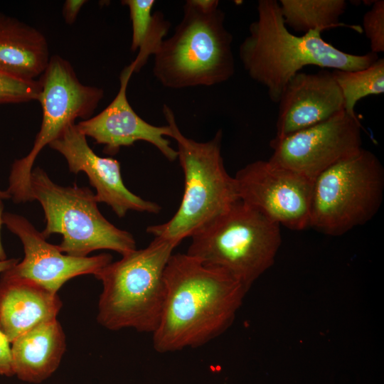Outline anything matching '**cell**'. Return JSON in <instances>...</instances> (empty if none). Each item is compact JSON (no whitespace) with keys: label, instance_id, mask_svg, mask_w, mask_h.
<instances>
[{"label":"cell","instance_id":"obj_1","mask_svg":"<svg viewBox=\"0 0 384 384\" xmlns=\"http://www.w3.org/2000/svg\"><path fill=\"white\" fill-rule=\"evenodd\" d=\"M165 297L152 334L158 353L206 344L232 324L247 290L227 272L187 253L172 254L165 270Z\"/></svg>","mask_w":384,"mask_h":384},{"label":"cell","instance_id":"obj_28","mask_svg":"<svg viewBox=\"0 0 384 384\" xmlns=\"http://www.w3.org/2000/svg\"><path fill=\"white\" fill-rule=\"evenodd\" d=\"M0 198L2 200L11 198V196L7 191H0Z\"/></svg>","mask_w":384,"mask_h":384},{"label":"cell","instance_id":"obj_19","mask_svg":"<svg viewBox=\"0 0 384 384\" xmlns=\"http://www.w3.org/2000/svg\"><path fill=\"white\" fill-rule=\"evenodd\" d=\"M122 4L129 11L132 29L131 50H139L131 63L137 73L149 56L156 53L167 34L170 23L162 13H152L154 0H124Z\"/></svg>","mask_w":384,"mask_h":384},{"label":"cell","instance_id":"obj_23","mask_svg":"<svg viewBox=\"0 0 384 384\" xmlns=\"http://www.w3.org/2000/svg\"><path fill=\"white\" fill-rule=\"evenodd\" d=\"M363 31L370 42V52L384 51V1L375 0L363 18Z\"/></svg>","mask_w":384,"mask_h":384},{"label":"cell","instance_id":"obj_3","mask_svg":"<svg viewBox=\"0 0 384 384\" xmlns=\"http://www.w3.org/2000/svg\"><path fill=\"white\" fill-rule=\"evenodd\" d=\"M172 36L154 55L153 73L170 89L212 86L235 73L233 36L218 0H188Z\"/></svg>","mask_w":384,"mask_h":384},{"label":"cell","instance_id":"obj_9","mask_svg":"<svg viewBox=\"0 0 384 384\" xmlns=\"http://www.w3.org/2000/svg\"><path fill=\"white\" fill-rule=\"evenodd\" d=\"M42 122L33 146L11 169L6 190L16 203L33 201L30 178L40 151L61 135L77 118H90L104 96L102 88L82 84L71 64L60 55L50 57L38 79Z\"/></svg>","mask_w":384,"mask_h":384},{"label":"cell","instance_id":"obj_26","mask_svg":"<svg viewBox=\"0 0 384 384\" xmlns=\"http://www.w3.org/2000/svg\"><path fill=\"white\" fill-rule=\"evenodd\" d=\"M18 262V259L11 258L0 261V273H3L16 265Z\"/></svg>","mask_w":384,"mask_h":384},{"label":"cell","instance_id":"obj_5","mask_svg":"<svg viewBox=\"0 0 384 384\" xmlns=\"http://www.w3.org/2000/svg\"><path fill=\"white\" fill-rule=\"evenodd\" d=\"M176 246L154 238L147 247L122 255L94 274L102 284L97 316L101 326L155 331L165 297L164 270Z\"/></svg>","mask_w":384,"mask_h":384},{"label":"cell","instance_id":"obj_27","mask_svg":"<svg viewBox=\"0 0 384 384\" xmlns=\"http://www.w3.org/2000/svg\"><path fill=\"white\" fill-rule=\"evenodd\" d=\"M2 199L0 198V261L6 260V255L4 250L1 240V228L3 224V210H4V204Z\"/></svg>","mask_w":384,"mask_h":384},{"label":"cell","instance_id":"obj_20","mask_svg":"<svg viewBox=\"0 0 384 384\" xmlns=\"http://www.w3.org/2000/svg\"><path fill=\"white\" fill-rule=\"evenodd\" d=\"M278 2L285 25L303 34L343 26L339 18L348 5L345 0H280Z\"/></svg>","mask_w":384,"mask_h":384},{"label":"cell","instance_id":"obj_13","mask_svg":"<svg viewBox=\"0 0 384 384\" xmlns=\"http://www.w3.org/2000/svg\"><path fill=\"white\" fill-rule=\"evenodd\" d=\"M87 137L77 124L68 126L49 146L61 154L70 171H82L96 190L98 203L108 205L119 218L129 210L158 214L161 207L129 191L124 183L119 162L112 157H101L90 148Z\"/></svg>","mask_w":384,"mask_h":384},{"label":"cell","instance_id":"obj_14","mask_svg":"<svg viewBox=\"0 0 384 384\" xmlns=\"http://www.w3.org/2000/svg\"><path fill=\"white\" fill-rule=\"evenodd\" d=\"M134 73L132 64L126 66L120 74L119 89L112 101L97 115L76 124L86 137L104 146L105 154L115 155L121 147L144 141L154 146L167 160L174 161L177 151L166 138L171 134L170 127L147 122L136 113L127 100V89Z\"/></svg>","mask_w":384,"mask_h":384},{"label":"cell","instance_id":"obj_8","mask_svg":"<svg viewBox=\"0 0 384 384\" xmlns=\"http://www.w3.org/2000/svg\"><path fill=\"white\" fill-rule=\"evenodd\" d=\"M383 191V166L362 148L314 179L309 227L338 236L363 225L378 211Z\"/></svg>","mask_w":384,"mask_h":384},{"label":"cell","instance_id":"obj_10","mask_svg":"<svg viewBox=\"0 0 384 384\" xmlns=\"http://www.w3.org/2000/svg\"><path fill=\"white\" fill-rule=\"evenodd\" d=\"M361 124L344 110L281 139L273 138L270 161L311 180L362 147Z\"/></svg>","mask_w":384,"mask_h":384},{"label":"cell","instance_id":"obj_18","mask_svg":"<svg viewBox=\"0 0 384 384\" xmlns=\"http://www.w3.org/2000/svg\"><path fill=\"white\" fill-rule=\"evenodd\" d=\"M48 44L38 29L0 14V71L12 77L36 80L50 59Z\"/></svg>","mask_w":384,"mask_h":384},{"label":"cell","instance_id":"obj_2","mask_svg":"<svg viewBox=\"0 0 384 384\" xmlns=\"http://www.w3.org/2000/svg\"><path fill=\"white\" fill-rule=\"evenodd\" d=\"M257 12L240 45L239 57L249 77L266 88L274 103L304 67L353 71L378 59V54L370 51L363 55L343 52L325 41L320 30L293 34L284 22L277 0H259Z\"/></svg>","mask_w":384,"mask_h":384},{"label":"cell","instance_id":"obj_21","mask_svg":"<svg viewBox=\"0 0 384 384\" xmlns=\"http://www.w3.org/2000/svg\"><path fill=\"white\" fill-rule=\"evenodd\" d=\"M333 76L341 92L344 111L356 117V103L369 95L384 92V59L379 58L361 70L347 71L333 70Z\"/></svg>","mask_w":384,"mask_h":384},{"label":"cell","instance_id":"obj_22","mask_svg":"<svg viewBox=\"0 0 384 384\" xmlns=\"http://www.w3.org/2000/svg\"><path fill=\"white\" fill-rule=\"evenodd\" d=\"M40 92L39 80H24L0 71V105L38 100Z\"/></svg>","mask_w":384,"mask_h":384},{"label":"cell","instance_id":"obj_11","mask_svg":"<svg viewBox=\"0 0 384 384\" xmlns=\"http://www.w3.org/2000/svg\"><path fill=\"white\" fill-rule=\"evenodd\" d=\"M234 178L242 201L289 229L309 227L313 180L270 160L251 162Z\"/></svg>","mask_w":384,"mask_h":384},{"label":"cell","instance_id":"obj_4","mask_svg":"<svg viewBox=\"0 0 384 384\" xmlns=\"http://www.w3.org/2000/svg\"><path fill=\"white\" fill-rule=\"evenodd\" d=\"M164 116L177 144V159L184 176L180 206L168 221L149 225L146 233L178 245L228 210L240 200L235 179L227 172L221 153L223 131L204 142L186 137L171 107L163 105Z\"/></svg>","mask_w":384,"mask_h":384},{"label":"cell","instance_id":"obj_24","mask_svg":"<svg viewBox=\"0 0 384 384\" xmlns=\"http://www.w3.org/2000/svg\"><path fill=\"white\" fill-rule=\"evenodd\" d=\"M0 375H14L12 367L11 343L0 326Z\"/></svg>","mask_w":384,"mask_h":384},{"label":"cell","instance_id":"obj_6","mask_svg":"<svg viewBox=\"0 0 384 384\" xmlns=\"http://www.w3.org/2000/svg\"><path fill=\"white\" fill-rule=\"evenodd\" d=\"M187 254L221 270L248 291L274 263L280 225L239 200L191 237Z\"/></svg>","mask_w":384,"mask_h":384},{"label":"cell","instance_id":"obj_12","mask_svg":"<svg viewBox=\"0 0 384 384\" xmlns=\"http://www.w3.org/2000/svg\"><path fill=\"white\" fill-rule=\"evenodd\" d=\"M3 224L21 240L24 257L6 274L32 281L58 293L69 279L83 274H95L112 260L111 255L102 253L91 257H73L62 252L50 244L23 216L3 214Z\"/></svg>","mask_w":384,"mask_h":384},{"label":"cell","instance_id":"obj_7","mask_svg":"<svg viewBox=\"0 0 384 384\" xmlns=\"http://www.w3.org/2000/svg\"><path fill=\"white\" fill-rule=\"evenodd\" d=\"M30 188L44 211L46 227L42 235L63 237L58 247L68 255L87 257L98 250H110L123 255L137 249L133 235L109 222L97 207L95 194L87 187L63 186L54 183L41 168L32 170Z\"/></svg>","mask_w":384,"mask_h":384},{"label":"cell","instance_id":"obj_17","mask_svg":"<svg viewBox=\"0 0 384 384\" xmlns=\"http://www.w3.org/2000/svg\"><path fill=\"white\" fill-rule=\"evenodd\" d=\"M65 349V335L58 319L43 322L11 343L14 374L22 381L40 383L58 369Z\"/></svg>","mask_w":384,"mask_h":384},{"label":"cell","instance_id":"obj_15","mask_svg":"<svg viewBox=\"0 0 384 384\" xmlns=\"http://www.w3.org/2000/svg\"><path fill=\"white\" fill-rule=\"evenodd\" d=\"M276 135L281 139L325 121L344 110V101L332 71L297 73L277 102Z\"/></svg>","mask_w":384,"mask_h":384},{"label":"cell","instance_id":"obj_16","mask_svg":"<svg viewBox=\"0 0 384 384\" xmlns=\"http://www.w3.org/2000/svg\"><path fill=\"white\" fill-rule=\"evenodd\" d=\"M61 307L58 293L28 279L1 273L0 326L11 343L37 325L56 319Z\"/></svg>","mask_w":384,"mask_h":384},{"label":"cell","instance_id":"obj_25","mask_svg":"<svg viewBox=\"0 0 384 384\" xmlns=\"http://www.w3.org/2000/svg\"><path fill=\"white\" fill-rule=\"evenodd\" d=\"M85 0H67L63 7V16L68 24H73L82 7L87 3Z\"/></svg>","mask_w":384,"mask_h":384}]
</instances>
